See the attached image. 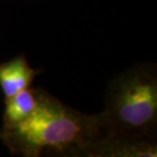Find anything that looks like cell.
Returning <instances> with one entry per match:
<instances>
[{
    "label": "cell",
    "mask_w": 157,
    "mask_h": 157,
    "mask_svg": "<svg viewBox=\"0 0 157 157\" xmlns=\"http://www.w3.org/2000/svg\"><path fill=\"white\" fill-rule=\"evenodd\" d=\"M101 114H85L39 88L35 112L23 124L0 128V140L11 154L38 157L44 151L62 156H86L106 137Z\"/></svg>",
    "instance_id": "cell-1"
},
{
    "label": "cell",
    "mask_w": 157,
    "mask_h": 157,
    "mask_svg": "<svg viewBox=\"0 0 157 157\" xmlns=\"http://www.w3.org/2000/svg\"><path fill=\"white\" fill-rule=\"evenodd\" d=\"M100 114L107 136L155 140L156 65H135L109 82L105 94V110Z\"/></svg>",
    "instance_id": "cell-2"
},
{
    "label": "cell",
    "mask_w": 157,
    "mask_h": 157,
    "mask_svg": "<svg viewBox=\"0 0 157 157\" xmlns=\"http://www.w3.org/2000/svg\"><path fill=\"white\" fill-rule=\"evenodd\" d=\"M155 140L128 139L122 137L106 136L90 147L86 156L96 157H140L156 156Z\"/></svg>",
    "instance_id": "cell-3"
},
{
    "label": "cell",
    "mask_w": 157,
    "mask_h": 157,
    "mask_svg": "<svg viewBox=\"0 0 157 157\" xmlns=\"http://www.w3.org/2000/svg\"><path fill=\"white\" fill-rule=\"evenodd\" d=\"M41 71V70L31 67L24 54L0 63V88L4 99L30 87L34 78L40 75Z\"/></svg>",
    "instance_id": "cell-4"
},
{
    "label": "cell",
    "mask_w": 157,
    "mask_h": 157,
    "mask_svg": "<svg viewBox=\"0 0 157 157\" xmlns=\"http://www.w3.org/2000/svg\"><path fill=\"white\" fill-rule=\"evenodd\" d=\"M39 103V88L28 87L4 99L2 128H12L26 121L35 112Z\"/></svg>",
    "instance_id": "cell-5"
}]
</instances>
